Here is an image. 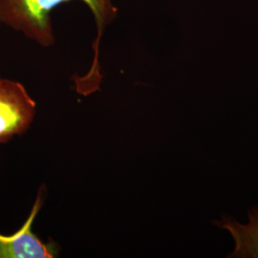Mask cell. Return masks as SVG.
I'll use <instances>...</instances> for the list:
<instances>
[{
    "instance_id": "cell-1",
    "label": "cell",
    "mask_w": 258,
    "mask_h": 258,
    "mask_svg": "<svg viewBox=\"0 0 258 258\" xmlns=\"http://www.w3.org/2000/svg\"><path fill=\"white\" fill-rule=\"evenodd\" d=\"M75 0H0V23L21 33L42 47L55 44L52 13L63 3ZM84 3L92 13L97 27L93 43L94 60L83 82L99 85L102 81L99 64V48L103 33L118 17L119 10L112 0H77Z\"/></svg>"
},
{
    "instance_id": "cell-2",
    "label": "cell",
    "mask_w": 258,
    "mask_h": 258,
    "mask_svg": "<svg viewBox=\"0 0 258 258\" xmlns=\"http://www.w3.org/2000/svg\"><path fill=\"white\" fill-rule=\"evenodd\" d=\"M36 113L37 103L24 85L0 76V144L24 134Z\"/></svg>"
},
{
    "instance_id": "cell-3",
    "label": "cell",
    "mask_w": 258,
    "mask_h": 258,
    "mask_svg": "<svg viewBox=\"0 0 258 258\" xmlns=\"http://www.w3.org/2000/svg\"><path fill=\"white\" fill-rule=\"evenodd\" d=\"M43 205V194L38 192L27 219L19 231L11 235L0 233V258H53L55 249L42 242L32 231V226Z\"/></svg>"
},
{
    "instance_id": "cell-4",
    "label": "cell",
    "mask_w": 258,
    "mask_h": 258,
    "mask_svg": "<svg viewBox=\"0 0 258 258\" xmlns=\"http://www.w3.org/2000/svg\"><path fill=\"white\" fill-rule=\"evenodd\" d=\"M221 228L230 231L235 242L233 256L258 257V210L249 215L248 224L226 221Z\"/></svg>"
}]
</instances>
